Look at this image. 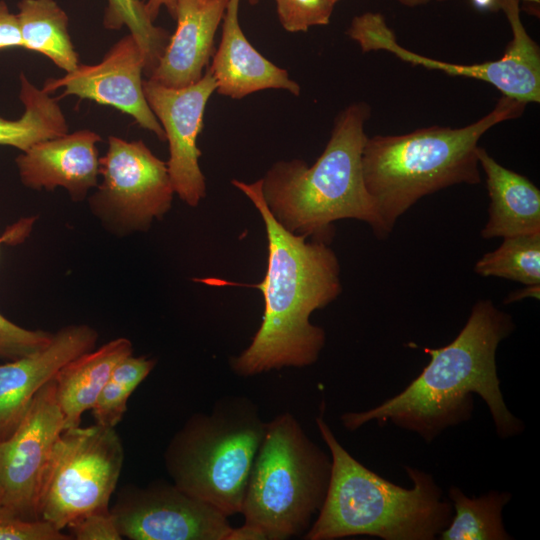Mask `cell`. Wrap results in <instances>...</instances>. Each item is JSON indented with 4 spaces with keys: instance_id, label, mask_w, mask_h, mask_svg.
I'll return each instance as SVG.
<instances>
[{
    "instance_id": "cell-1",
    "label": "cell",
    "mask_w": 540,
    "mask_h": 540,
    "mask_svg": "<svg viewBox=\"0 0 540 540\" xmlns=\"http://www.w3.org/2000/svg\"><path fill=\"white\" fill-rule=\"evenodd\" d=\"M514 327L512 317L490 299L477 301L452 342L424 348L430 361L403 391L374 408L344 413L342 425L355 431L373 420L391 421L429 443L471 418L472 395L477 394L488 406L500 438L522 433L524 423L505 404L496 365L497 348Z\"/></svg>"
},
{
    "instance_id": "cell-2",
    "label": "cell",
    "mask_w": 540,
    "mask_h": 540,
    "mask_svg": "<svg viewBox=\"0 0 540 540\" xmlns=\"http://www.w3.org/2000/svg\"><path fill=\"white\" fill-rule=\"evenodd\" d=\"M263 219L267 242V270L252 285L264 298L262 322L250 345L229 361L238 376L249 377L284 367L314 364L325 345V331L310 322L311 314L341 293L340 265L335 252L321 241L283 228L264 200L262 180H232Z\"/></svg>"
},
{
    "instance_id": "cell-3",
    "label": "cell",
    "mask_w": 540,
    "mask_h": 540,
    "mask_svg": "<svg viewBox=\"0 0 540 540\" xmlns=\"http://www.w3.org/2000/svg\"><path fill=\"white\" fill-rule=\"evenodd\" d=\"M370 107L355 102L335 118L331 136L315 163L278 161L262 180V192L276 221L289 232L329 244L333 222L356 219L386 238L375 203L367 191L362 153Z\"/></svg>"
},
{
    "instance_id": "cell-4",
    "label": "cell",
    "mask_w": 540,
    "mask_h": 540,
    "mask_svg": "<svg viewBox=\"0 0 540 540\" xmlns=\"http://www.w3.org/2000/svg\"><path fill=\"white\" fill-rule=\"evenodd\" d=\"M315 421L330 452L331 476L323 505L303 539L368 535L433 540L447 527L453 508L431 474L405 466L413 486H398L357 461L322 416Z\"/></svg>"
},
{
    "instance_id": "cell-5",
    "label": "cell",
    "mask_w": 540,
    "mask_h": 540,
    "mask_svg": "<svg viewBox=\"0 0 540 540\" xmlns=\"http://www.w3.org/2000/svg\"><path fill=\"white\" fill-rule=\"evenodd\" d=\"M526 106L502 95L488 114L461 128L435 125L368 137L362 153L364 182L386 236L421 198L453 185L480 183V138L495 125L520 117Z\"/></svg>"
},
{
    "instance_id": "cell-6",
    "label": "cell",
    "mask_w": 540,
    "mask_h": 540,
    "mask_svg": "<svg viewBox=\"0 0 540 540\" xmlns=\"http://www.w3.org/2000/svg\"><path fill=\"white\" fill-rule=\"evenodd\" d=\"M331 457L289 412L267 429L248 479L241 514L229 540H285L303 536L325 500Z\"/></svg>"
},
{
    "instance_id": "cell-7",
    "label": "cell",
    "mask_w": 540,
    "mask_h": 540,
    "mask_svg": "<svg viewBox=\"0 0 540 540\" xmlns=\"http://www.w3.org/2000/svg\"><path fill=\"white\" fill-rule=\"evenodd\" d=\"M267 425L244 396L225 397L210 413L192 415L164 453L173 484L228 517L241 513Z\"/></svg>"
},
{
    "instance_id": "cell-8",
    "label": "cell",
    "mask_w": 540,
    "mask_h": 540,
    "mask_svg": "<svg viewBox=\"0 0 540 540\" xmlns=\"http://www.w3.org/2000/svg\"><path fill=\"white\" fill-rule=\"evenodd\" d=\"M123 461L115 428L95 423L63 430L41 479L37 519L63 530L86 514L110 509Z\"/></svg>"
},
{
    "instance_id": "cell-9",
    "label": "cell",
    "mask_w": 540,
    "mask_h": 540,
    "mask_svg": "<svg viewBox=\"0 0 540 540\" xmlns=\"http://www.w3.org/2000/svg\"><path fill=\"white\" fill-rule=\"evenodd\" d=\"M509 22L512 39L504 55L494 61L460 64L439 61L414 53L401 46L382 14L365 12L355 16L346 33L358 43L363 53L387 51L399 59L449 75L487 82L504 96L525 103L540 101V48L527 33L520 17L519 0H500Z\"/></svg>"
},
{
    "instance_id": "cell-10",
    "label": "cell",
    "mask_w": 540,
    "mask_h": 540,
    "mask_svg": "<svg viewBox=\"0 0 540 540\" xmlns=\"http://www.w3.org/2000/svg\"><path fill=\"white\" fill-rule=\"evenodd\" d=\"M103 180L91 205L107 221L124 230H146L171 208L174 189L167 162L142 140L108 139L99 158Z\"/></svg>"
},
{
    "instance_id": "cell-11",
    "label": "cell",
    "mask_w": 540,
    "mask_h": 540,
    "mask_svg": "<svg viewBox=\"0 0 540 540\" xmlns=\"http://www.w3.org/2000/svg\"><path fill=\"white\" fill-rule=\"evenodd\" d=\"M110 512L122 538L132 540H229L233 530L228 516L160 480L126 487Z\"/></svg>"
},
{
    "instance_id": "cell-12",
    "label": "cell",
    "mask_w": 540,
    "mask_h": 540,
    "mask_svg": "<svg viewBox=\"0 0 540 540\" xmlns=\"http://www.w3.org/2000/svg\"><path fill=\"white\" fill-rule=\"evenodd\" d=\"M63 430L53 379L37 392L14 432L0 440V506L21 518L37 519L41 479Z\"/></svg>"
},
{
    "instance_id": "cell-13",
    "label": "cell",
    "mask_w": 540,
    "mask_h": 540,
    "mask_svg": "<svg viewBox=\"0 0 540 540\" xmlns=\"http://www.w3.org/2000/svg\"><path fill=\"white\" fill-rule=\"evenodd\" d=\"M143 90L169 143L167 166L174 193L196 207L206 196L197 139L208 100L216 92L215 79L208 69L201 79L186 87H166L147 79L143 80Z\"/></svg>"
},
{
    "instance_id": "cell-14",
    "label": "cell",
    "mask_w": 540,
    "mask_h": 540,
    "mask_svg": "<svg viewBox=\"0 0 540 540\" xmlns=\"http://www.w3.org/2000/svg\"><path fill=\"white\" fill-rule=\"evenodd\" d=\"M145 60L136 39L128 34L115 43L100 63L79 64L61 78H48L43 90L51 93L64 88L61 97L75 95L98 104L109 105L130 115L136 123L165 141L164 130L149 107L142 73Z\"/></svg>"
},
{
    "instance_id": "cell-15",
    "label": "cell",
    "mask_w": 540,
    "mask_h": 540,
    "mask_svg": "<svg viewBox=\"0 0 540 540\" xmlns=\"http://www.w3.org/2000/svg\"><path fill=\"white\" fill-rule=\"evenodd\" d=\"M97 338L88 325L66 326L42 349L0 364V440L14 432L37 392L68 362L94 349Z\"/></svg>"
},
{
    "instance_id": "cell-16",
    "label": "cell",
    "mask_w": 540,
    "mask_h": 540,
    "mask_svg": "<svg viewBox=\"0 0 540 540\" xmlns=\"http://www.w3.org/2000/svg\"><path fill=\"white\" fill-rule=\"evenodd\" d=\"M101 140L85 129L34 144L16 159L22 183L35 190L63 187L74 200L85 198L97 185Z\"/></svg>"
},
{
    "instance_id": "cell-17",
    "label": "cell",
    "mask_w": 540,
    "mask_h": 540,
    "mask_svg": "<svg viewBox=\"0 0 540 540\" xmlns=\"http://www.w3.org/2000/svg\"><path fill=\"white\" fill-rule=\"evenodd\" d=\"M228 0H176L177 27L148 79L182 88L203 76Z\"/></svg>"
},
{
    "instance_id": "cell-18",
    "label": "cell",
    "mask_w": 540,
    "mask_h": 540,
    "mask_svg": "<svg viewBox=\"0 0 540 540\" xmlns=\"http://www.w3.org/2000/svg\"><path fill=\"white\" fill-rule=\"evenodd\" d=\"M240 0H228L222 37L209 67L216 92L242 99L265 89H283L298 96L301 88L288 72L260 54L244 35L239 21Z\"/></svg>"
},
{
    "instance_id": "cell-19",
    "label": "cell",
    "mask_w": 540,
    "mask_h": 540,
    "mask_svg": "<svg viewBox=\"0 0 540 540\" xmlns=\"http://www.w3.org/2000/svg\"><path fill=\"white\" fill-rule=\"evenodd\" d=\"M479 166L486 177L490 203L483 239L540 232V190L525 176L499 164L482 147Z\"/></svg>"
},
{
    "instance_id": "cell-20",
    "label": "cell",
    "mask_w": 540,
    "mask_h": 540,
    "mask_svg": "<svg viewBox=\"0 0 540 540\" xmlns=\"http://www.w3.org/2000/svg\"><path fill=\"white\" fill-rule=\"evenodd\" d=\"M132 353L131 341L119 337L79 355L60 369L54 381L64 430L80 426L82 414L93 407L115 366Z\"/></svg>"
},
{
    "instance_id": "cell-21",
    "label": "cell",
    "mask_w": 540,
    "mask_h": 540,
    "mask_svg": "<svg viewBox=\"0 0 540 540\" xmlns=\"http://www.w3.org/2000/svg\"><path fill=\"white\" fill-rule=\"evenodd\" d=\"M18 10L22 47L45 55L66 73L74 71L79 57L65 11L54 0H22Z\"/></svg>"
},
{
    "instance_id": "cell-22",
    "label": "cell",
    "mask_w": 540,
    "mask_h": 540,
    "mask_svg": "<svg viewBox=\"0 0 540 540\" xmlns=\"http://www.w3.org/2000/svg\"><path fill=\"white\" fill-rule=\"evenodd\" d=\"M20 99L25 111L17 120L0 117V145L27 151L34 144L69 132L65 115L56 98L20 76Z\"/></svg>"
},
{
    "instance_id": "cell-23",
    "label": "cell",
    "mask_w": 540,
    "mask_h": 540,
    "mask_svg": "<svg viewBox=\"0 0 540 540\" xmlns=\"http://www.w3.org/2000/svg\"><path fill=\"white\" fill-rule=\"evenodd\" d=\"M453 516L439 534L441 540H508L502 511L511 499L508 492L491 490L480 497H468L459 487L448 491Z\"/></svg>"
},
{
    "instance_id": "cell-24",
    "label": "cell",
    "mask_w": 540,
    "mask_h": 540,
    "mask_svg": "<svg viewBox=\"0 0 540 540\" xmlns=\"http://www.w3.org/2000/svg\"><path fill=\"white\" fill-rule=\"evenodd\" d=\"M474 271L483 277H499L525 286L540 284V232L503 238L494 251L485 253Z\"/></svg>"
},
{
    "instance_id": "cell-25",
    "label": "cell",
    "mask_w": 540,
    "mask_h": 540,
    "mask_svg": "<svg viewBox=\"0 0 540 540\" xmlns=\"http://www.w3.org/2000/svg\"><path fill=\"white\" fill-rule=\"evenodd\" d=\"M103 24L109 30H119L123 26L129 29L142 49L144 73L149 77L169 42L170 34L149 18L144 1L107 0Z\"/></svg>"
},
{
    "instance_id": "cell-26",
    "label": "cell",
    "mask_w": 540,
    "mask_h": 540,
    "mask_svg": "<svg viewBox=\"0 0 540 540\" xmlns=\"http://www.w3.org/2000/svg\"><path fill=\"white\" fill-rule=\"evenodd\" d=\"M155 364V359L132 354L118 362L91 408L96 424L116 427L126 412L129 397Z\"/></svg>"
},
{
    "instance_id": "cell-27",
    "label": "cell",
    "mask_w": 540,
    "mask_h": 540,
    "mask_svg": "<svg viewBox=\"0 0 540 540\" xmlns=\"http://www.w3.org/2000/svg\"><path fill=\"white\" fill-rule=\"evenodd\" d=\"M278 20L291 33L330 22L335 4L330 0H275Z\"/></svg>"
},
{
    "instance_id": "cell-28",
    "label": "cell",
    "mask_w": 540,
    "mask_h": 540,
    "mask_svg": "<svg viewBox=\"0 0 540 540\" xmlns=\"http://www.w3.org/2000/svg\"><path fill=\"white\" fill-rule=\"evenodd\" d=\"M52 336L18 326L0 314V360L11 361L36 352L48 345Z\"/></svg>"
},
{
    "instance_id": "cell-29",
    "label": "cell",
    "mask_w": 540,
    "mask_h": 540,
    "mask_svg": "<svg viewBox=\"0 0 540 540\" xmlns=\"http://www.w3.org/2000/svg\"><path fill=\"white\" fill-rule=\"evenodd\" d=\"M51 523L42 519H24L0 506V540H69Z\"/></svg>"
},
{
    "instance_id": "cell-30",
    "label": "cell",
    "mask_w": 540,
    "mask_h": 540,
    "mask_svg": "<svg viewBox=\"0 0 540 540\" xmlns=\"http://www.w3.org/2000/svg\"><path fill=\"white\" fill-rule=\"evenodd\" d=\"M77 540H120L122 536L108 510L86 514L68 525Z\"/></svg>"
},
{
    "instance_id": "cell-31",
    "label": "cell",
    "mask_w": 540,
    "mask_h": 540,
    "mask_svg": "<svg viewBox=\"0 0 540 540\" xmlns=\"http://www.w3.org/2000/svg\"><path fill=\"white\" fill-rule=\"evenodd\" d=\"M22 47L17 15L9 11L4 1L0 2V49Z\"/></svg>"
},
{
    "instance_id": "cell-32",
    "label": "cell",
    "mask_w": 540,
    "mask_h": 540,
    "mask_svg": "<svg viewBox=\"0 0 540 540\" xmlns=\"http://www.w3.org/2000/svg\"><path fill=\"white\" fill-rule=\"evenodd\" d=\"M249 4L256 5L259 0H247ZM149 18L154 22L162 7H165L174 18L176 10V0H146L144 2Z\"/></svg>"
},
{
    "instance_id": "cell-33",
    "label": "cell",
    "mask_w": 540,
    "mask_h": 540,
    "mask_svg": "<svg viewBox=\"0 0 540 540\" xmlns=\"http://www.w3.org/2000/svg\"><path fill=\"white\" fill-rule=\"evenodd\" d=\"M539 293H540V284L528 285L520 290L510 293L504 303L507 304V303L516 302L527 297L528 298L533 297V298L539 299Z\"/></svg>"
},
{
    "instance_id": "cell-34",
    "label": "cell",
    "mask_w": 540,
    "mask_h": 540,
    "mask_svg": "<svg viewBox=\"0 0 540 540\" xmlns=\"http://www.w3.org/2000/svg\"><path fill=\"white\" fill-rule=\"evenodd\" d=\"M472 5L481 11L497 12L500 10V0H470Z\"/></svg>"
},
{
    "instance_id": "cell-35",
    "label": "cell",
    "mask_w": 540,
    "mask_h": 540,
    "mask_svg": "<svg viewBox=\"0 0 540 540\" xmlns=\"http://www.w3.org/2000/svg\"><path fill=\"white\" fill-rule=\"evenodd\" d=\"M404 6H407V7H416V6H420V5H424V4H427L431 1H447V0H394Z\"/></svg>"
},
{
    "instance_id": "cell-36",
    "label": "cell",
    "mask_w": 540,
    "mask_h": 540,
    "mask_svg": "<svg viewBox=\"0 0 540 540\" xmlns=\"http://www.w3.org/2000/svg\"><path fill=\"white\" fill-rule=\"evenodd\" d=\"M330 1H331L333 4H336V3H338V2L341 1V0H330Z\"/></svg>"
},
{
    "instance_id": "cell-37",
    "label": "cell",
    "mask_w": 540,
    "mask_h": 540,
    "mask_svg": "<svg viewBox=\"0 0 540 540\" xmlns=\"http://www.w3.org/2000/svg\"><path fill=\"white\" fill-rule=\"evenodd\" d=\"M520 1V0H519ZM525 1H528V2H532V3H535L536 0H525Z\"/></svg>"
}]
</instances>
